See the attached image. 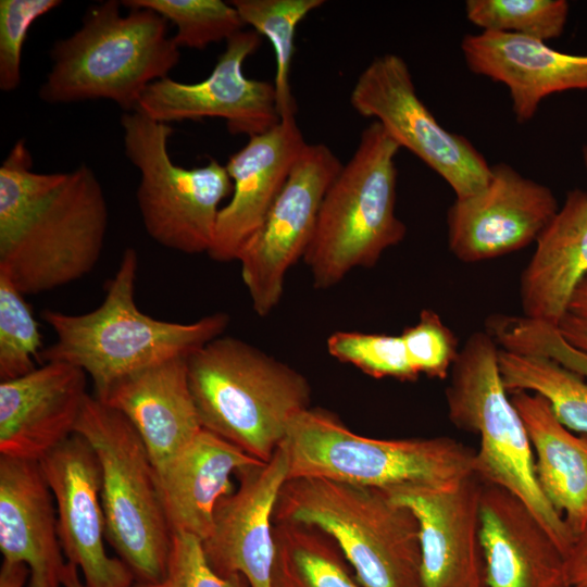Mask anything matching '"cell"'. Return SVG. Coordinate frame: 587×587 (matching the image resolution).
<instances>
[{"label": "cell", "mask_w": 587, "mask_h": 587, "mask_svg": "<svg viewBox=\"0 0 587 587\" xmlns=\"http://www.w3.org/2000/svg\"><path fill=\"white\" fill-rule=\"evenodd\" d=\"M261 45L254 30H240L226 41L210 75L198 83H180L171 77L153 82L145 90L137 112L170 124L223 118L232 135L262 134L280 121L273 83L243 74L245 60Z\"/></svg>", "instance_id": "cell-13"}, {"label": "cell", "mask_w": 587, "mask_h": 587, "mask_svg": "<svg viewBox=\"0 0 587 587\" xmlns=\"http://www.w3.org/2000/svg\"><path fill=\"white\" fill-rule=\"evenodd\" d=\"M39 463L57 503L62 550L83 572L85 587H132V571L104 548L101 469L90 444L74 433Z\"/></svg>", "instance_id": "cell-15"}, {"label": "cell", "mask_w": 587, "mask_h": 587, "mask_svg": "<svg viewBox=\"0 0 587 587\" xmlns=\"http://www.w3.org/2000/svg\"><path fill=\"white\" fill-rule=\"evenodd\" d=\"M565 0H467L466 18L482 32L520 35L547 42L565 28Z\"/></svg>", "instance_id": "cell-31"}, {"label": "cell", "mask_w": 587, "mask_h": 587, "mask_svg": "<svg viewBox=\"0 0 587 587\" xmlns=\"http://www.w3.org/2000/svg\"><path fill=\"white\" fill-rule=\"evenodd\" d=\"M499 350L488 332L466 339L450 372L448 416L457 427L479 437L473 474L520 498L565 557L574 536L538 484L526 426L502 382Z\"/></svg>", "instance_id": "cell-6"}, {"label": "cell", "mask_w": 587, "mask_h": 587, "mask_svg": "<svg viewBox=\"0 0 587 587\" xmlns=\"http://www.w3.org/2000/svg\"><path fill=\"white\" fill-rule=\"evenodd\" d=\"M53 501L39 462L0 455V550L28 567V587H63Z\"/></svg>", "instance_id": "cell-22"}, {"label": "cell", "mask_w": 587, "mask_h": 587, "mask_svg": "<svg viewBox=\"0 0 587 587\" xmlns=\"http://www.w3.org/2000/svg\"><path fill=\"white\" fill-rule=\"evenodd\" d=\"M186 366L202 427L262 462L310 408L311 387L300 372L238 338L209 341Z\"/></svg>", "instance_id": "cell-4"}, {"label": "cell", "mask_w": 587, "mask_h": 587, "mask_svg": "<svg viewBox=\"0 0 587 587\" xmlns=\"http://www.w3.org/2000/svg\"><path fill=\"white\" fill-rule=\"evenodd\" d=\"M520 278L523 316L559 327L587 277V192H567Z\"/></svg>", "instance_id": "cell-25"}, {"label": "cell", "mask_w": 587, "mask_h": 587, "mask_svg": "<svg viewBox=\"0 0 587 587\" xmlns=\"http://www.w3.org/2000/svg\"><path fill=\"white\" fill-rule=\"evenodd\" d=\"M274 522L302 523L325 533L362 587H423L417 521L382 489L324 478L288 479Z\"/></svg>", "instance_id": "cell-5"}, {"label": "cell", "mask_w": 587, "mask_h": 587, "mask_svg": "<svg viewBox=\"0 0 587 587\" xmlns=\"http://www.w3.org/2000/svg\"><path fill=\"white\" fill-rule=\"evenodd\" d=\"M305 145L295 116H287L268 130L249 137L228 158L225 166L233 180V192L218 213L208 252L211 259L237 260L242 246L261 227Z\"/></svg>", "instance_id": "cell-19"}, {"label": "cell", "mask_w": 587, "mask_h": 587, "mask_svg": "<svg viewBox=\"0 0 587 587\" xmlns=\"http://www.w3.org/2000/svg\"><path fill=\"white\" fill-rule=\"evenodd\" d=\"M109 210L95 172L37 173L25 139L0 166V273L25 295L71 284L100 260Z\"/></svg>", "instance_id": "cell-1"}, {"label": "cell", "mask_w": 587, "mask_h": 587, "mask_svg": "<svg viewBox=\"0 0 587 587\" xmlns=\"http://www.w3.org/2000/svg\"><path fill=\"white\" fill-rule=\"evenodd\" d=\"M353 110L378 122L399 145L447 182L455 198L479 191L491 166L463 135L447 130L419 98L405 61L397 54L375 57L350 93Z\"/></svg>", "instance_id": "cell-11"}, {"label": "cell", "mask_w": 587, "mask_h": 587, "mask_svg": "<svg viewBox=\"0 0 587 587\" xmlns=\"http://www.w3.org/2000/svg\"><path fill=\"white\" fill-rule=\"evenodd\" d=\"M409 362L419 374L445 379L459 354L452 330L433 310L424 309L419 321L400 334Z\"/></svg>", "instance_id": "cell-35"}, {"label": "cell", "mask_w": 587, "mask_h": 587, "mask_svg": "<svg viewBox=\"0 0 587 587\" xmlns=\"http://www.w3.org/2000/svg\"><path fill=\"white\" fill-rule=\"evenodd\" d=\"M480 545L485 587H570L564 554L529 508L483 483Z\"/></svg>", "instance_id": "cell-21"}, {"label": "cell", "mask_w": 587, "mask_h": 587, "mask_svg": "<svg viewBox=\"0 0 587 587\" xmlns=\"http://www.w3.org/2000/svg\"><path fill=\"white\" fill-rule=\"evenodd\" d=\"M569 315L587 324V277L582 282L573 296Z\"/></svg>", "instance_id": "cell-41"}, {"label": "cell", "mask_w": 587, "mask_h": 587, "mask_svg": "<svg viewBox=\"0 0 587 587\" xmlns=\"http://www.w3.org/2000/svg\"><path fill=\"white\" fill-rule=\"evenodd\" d=\"M583 158H584V163L587 171V145H585L583 148Z\"/></svg>", "instance_id": "cell-43"}, {"label": "cell", "mask_w": 587, "mask_h": 587, "mask_svg": "<svg viewBox=\"0 0 587 587\" xmlns=\"http://www.w3.org/2000/svg\"><path fill=\"white\" fill-rule=\"evenodd\" d=\"M134 587H249L241 575L223 576L210 565L202 540L187 533H172L164 577L154 584Z\"/></svg>", "instance_id": "cell-37"}, {"label": "cell", "mask_w": 587, "mask_h": 587, "mask_svg": "<svg viewBox=\"0 0 587 587\" xmlns=\"http://www.w3.org/2000/svg\"><path fill=\"white\" fill-rule=\"evenodd\" d=\"M328 353L375 378L413 382L419 374L411 366L400 335L338 330L326 342Z\"/></svg>", "instance_id": "cell-33"}, {"label": "cell", "mask_w": 587, "mask_h": 587, "mask_svg": "<svg viewBox=\"0 0 587 587\" xmlns=\"http://www.w3.org/2000/svg\"><path fill=\"white\" fill-rule=\"evenodd\" d=\"M28 576L29 571L25 564L3 561L0 569V587H23Z\"/></svg>", "instance_id": "cell-40"}, {"label": "cell", "mask_w": 587, "mask_h": 587, "mask_svg": "<svg viewBox=\"0 0 587 587\" xmlns=\"http://www.w3.org/2000/svg\"><path fill=\"white\" fill-rule=\"evenodd\" d=\"M75 433L92 447L101 469L105 538L136 584H154L166 572L172 542L155 471L129 421L87 396Z\"/></svg>", "instance_id": "cell-9"}, {"label": "cell", "mask_w": 587, "mask_h": 587, "mask_svg": "<svg viewBox=\"0 0 587 587\" xmlns=\"http://www.w3.org/2000/svg\"><path fill=\"white\" fill-rule=\"evenodd\" d=\"M125 155L140 173L136 199L148 235L159 245L188 254L209 252L221 202L233 192L226 166L176 165L168 152L170 124L134 111L121 116Z\"/></svg>", "instance_id": "cell-10"}, {"label": "cell", "mask_w": 587, "mask_h": 587, "mask_svg": "<svg viewBox=\"0 0 587 587\" xmlns=\"http://www.w3.org/2000/svg\"><path fill=\"white\" fill-rule=\"evenodd\" d=\"M272 587H362L335 541L319 528L274 522Z\"/></svg>", "instance_id": "cell-27"}, {"label": "cell", "mask_w": 587, "mask_h": 587, "mask_svg": "<svg viewBox=\"0 0 587 587\" xmlns=\"http://www.w3.org/2000/svg\"><path fill=\"white\" fill-rule=\"evenodd\" d=\"M495 337L504 350L551 358L587 378V353L570 345L558 327L524 316H503Z\"/></svg>", "instance_id": "cell-34"}, {"label": "cell", "mask_w": 587, "mask_h": 587, "mask_svg": "<svg viewBox=\"0 0 587 587\" xmlns=\"http://www.w3.org/2000/svg\"><path fill=\"white\" fill-rule=\"evenodd\" d=\"M245 25L272 43L276 73L274 87L282 117L295 116L296 103L291 93L289 74L295 52V35L299 23L323 0H232L229 1Z\"/></svg>", "instance_id": "cell-29"}, {"label": "cell", "mask_w": 587, "mask_h": 587, "mask_svg": "<svg viewBox=\"0 0 587 587\" xmlns=\"http://www.w3.org/2000/svg\"><path fill=\"white\" fill-rule=\"evenodd\" d=\"M564 569L570 587L587 586V526L574 538L564 557Z\"/></svg>", "instance_id": "cell-38"}, {"label": "cell", "mask_w": 587, "mask_h": 587, "mask_svg": "<svg viewBox=\"0 0 587 587\" xmlns=\"http://www.w3.org/2000/svg\"><path fill=\"white\" fill-rule=\"evenodd\" d=\"M482 487L483 482L471 474L448 485L384 490L417 521L423 587H485Z\"/></svg>", "instance_id": "cell-16"}, {"label": "cell", "mask_w": 587, "mask_h": 587, "mask_svg": "<svg viewBox=\"0 0 587 587\" xmlns=\"http://www.w3.org/2000/svg\"><path fill=\"white\" fill-rule=\"evenodd\" d=\"M62 4L60 0L0 1V89L14 91L21 84L23 46L30 26Z\"/></svg>", "instance_id": "cell-36"}, {"label": "cell", "mask_w": 587, "mask_h": 587, "mask_svg": "<svg viewBox=\"0 0 587 587\" xmlns=\"http://www.w3.org/2000/svg\"><path fill=\"white\" fill-rule=\"evenodd\" d=\"M559 208L549 187L498 163L479 191L455 198L450 205L449 249L465 263L522 250L536 241Z\"/></svg>", "instance_id": "cell-14"}, {"label": "cell", "mask_w": 587, "mask_h": 587, "mask_svg": "<svg viewBox=\"0 0 587 587\" xmlns=\"http://www.w3.org/2000/svg\"><path fill=\"white\" fill-rule=\"evenodd\" d=\"M510 397L533 446L538 484L575 538L587 526V435L565 427L536 394Z\"/></svg>", "instance_id": "cell-26"}, {"label": "cell", "mask_w": 587, "mask_h": 587, "mask_svg": "<svg viewBox=\"0 0 587 587\" xmlns=\"http://www.w3.org/2000/svg\"><path fill=\"white\" fill-rule=\"evenodd\" d=\"M87 374L68 363L46 362L0 383V455L39 462L75 433Z\"/></svg>", "instance_id": "cell-18"}, {"label": "cell", "mask_w": 587, "mask_h": 587, "mask_svg": "<svg viewBox=\"0 0 587 587\" xmlns=\"http://www.w3.org/2000/svg\"><path fill=\"white\" fill-rule=\"evenodd\" d=\"M499 366L509 394L542 397L565 427L587 435V378L551 358L504 349L499 350Z\"/></svg>", "instance_id": "cell-28"}, {"label": "cell", "mask_w": 587, "mask_h": 587, "mask_svg": "<svg viewBox=\"0 0 587 587\" xmlns=\"http://www.w3.org/2000/svg\"><path fill=\"white\" fill-rule=\"evenodd\" d=\"M137 270V252L126 248L98 308L84 314L43 310L41 317L53 330L55 341L41 350V364L64 362L83 370L91 377L98 397L130 374L187 359L223 335L229 323L223 312L190 323L142 313L135 301Z\"/></svg>", "instance_id": "cell-2"}, {"label": "cell", "mask_w": 587, "mask_h": 587, "mask_svg": "<svg viewBox=\"0 0 587 587\" xmlns=\"http://www.w3.org/2000/svg\"><path fill=\"white\" fill-rule=\"evenodd\" d=\"M107 0L88 9L82 26L54 42L51 68L38 90L51 104L105 99L125 112L137 110L149 85L178 64L179 48L167 21L149 9Z\"/></svg>", "instance_id": "cell-3"}, {"label": "cell", "mask_w": 587, "mask_h": 587, "mask_svg": "<svg viewBox=\"0 0 587 587\" xmlns=\"http://www.w3.org/2000/svg\"><path fill=\"white\" fill-rule=\"evenodd\" d=\"M558 329L570 345L587 353V324L567 314Z\"/></svg>", "instance_id": "cell-39"}, {"label": "cell", "mask_w": 587, "mask_h": 587, "mask_svg": "<svg viewBox=\"0 0 587 587\" xmlns=\"http://www.w3.org/2000/svg\"><path fill=\"white\" fill-rule=\"evenodd\" d=\"M400 149L384 127L372 121L326 190L303 257L317 289L337 285L355 267L374 266L387 249L405 237L407 226L395 210V159Z\"/></svg>", "instance_id": "cell-7"}, {"label": "cell", "mask_w": 587, "mask_h": 587, "mask_svg": "<svg viewBox=\"0 0 587 587\" xmlns=\"http://www.w3.org/2000/svg\"><path fill=\"white\" fill-rule=\"evenodd\" d=\"M282 444L288 455V479L324 478L389 490L448 485L473 474L474 451L453 438H370L322 409L297 414Z\"/></svg>", "instance_id": "cell-8"}, {"label": "cell", "mask_w": 587, "mask_h": 587, "mask_svg": "<svg viewBox=\"0 0 587 587\" xmlns=\"http://www.w3.org/2000/svg\"><path fill=\"white\" fill-rule=\"evenodd\" d=\"M461 51L472 73L508 88L520 124L535 116L546 97L587 90V54L565 53L537 39L496 32L465 35Z\"/></svg>", "instance_id": "cell-20"}, {"label": "cell", "mask_w": 587, "mask_h": 587, "mask_svg": "<svg viewBox=\"0 0 587 587\" xmlns=\"http://www.w3.org/2000/svg\"><path fill=\"white\" fill-rule=\"evenodd\" d=\"M41 334L24 295L0 273V379L24 376L36 369Z\"/></svg>", "instance_id": "cell-32"}, {"label": "cell", "mask_w": 587, "mask_h": 587, "mask_svg": "<svg viewBox=\"0 0 587 587\" xmlns=\"http://www.w3.org/2000/svg\"><path fill=\"white\" fill-rule=\"evenodd\" d=\"M63 587H85L84 582H82L78 575V569L72 563H66L63 579Z\"/></svg>", "instance_id": "cell-42"}, {"label": "cell", "mask_w": 587, "mask_h": 587, "mask_svg": "<svg viewBox=\"0 0 587 587\" xmlns=\"http://www.w3.org/2000/svg\"><path fill=\"white\" fill-rule=\"evenodd\" d=\"M95 397L129 421L154 471L178 454L203 428L189 387L186 359L130 374Z\"/></svg>", "instance_id": "cell-23"}, {"label": "cell", "mask_w": 587, "mask_h": 587, "mask_svg": "<svg viewBox=\"0 0 587 587\" xmlns=\"http://www.w3.org/2000/svg\"><path fill=\"white\" fill-rule=\"evenodd\" d=\"M288 470L282 444L268 461L237 473L239 487L218 501L212 530L202 541L215 572L241 575L249 587H272L274 513Z\"/></svg>", "instance_id": "cell-17"}, {"label": "cell", "mask_w": 587, "mask_h": 587, "mask_svg": "<svg viewBox=\"0 0 587 587\" xmlns=\"http://www.w3.org/2000/svg\"><path fill=\"white\" fill-rule=\"evenodd\" d=\"M261 463L202 428L178 454L155 471L172 533H187L205 540L218 501L234 491L233 474Z\"/></svg>", "instance_id": "cell-24"}, {"label": "cell", "mask_w": 587, "mask_h": 587, "mask_svg": "<svg viewBox=\"0 0 587 587\" xmlns=\"http://www.w3.org/2000/svg\"><path fill=\"white\" fill-rule=\"evenodd\" d=\"M132 587H134V585Z\"/></svg>", "instance_id": "cell-45"}, {"label": "cell", "mask_w": 587, "mask_h": 587, "mask_svg": "<svg viewBox=\"0 0 587 587\" xmlns=\"http://www.w3.org/2000/svg\"><path fill=\"white\" fill-rule=\"evenodd\" d=\"M573 587H587V586H573Z\"/></svg>", "instance_id": "cell-44"}, {"label": "cell", "mask_w": 587, "mask_h": 587, "mask_svg": "<svg viewBox=\"0 0 587 587\" xmlns=\"http://www.w3.org/2000/svg\"><path fill=\"white\" fill-rule=\"evenodd\" d=\"M341 166L326 145L307 142L261 227L240 249L236 261L260 316L279 303L286 274L303 259L325 192Z\"/></svg>", "instance_id": "cell-12"}, {"label": "cell", "mask_w": 587, "mask_h": 587, "mask_svg": "<svg viewBox=\"0 0 587 587\" xmlns=\"http://www.w3.org/2000/svg\"><path fill=\"white\" fill-rule=\"evenodd\" d=\"M128 9H149L176 27L178 48L204 49L228 40L246 26L230 2L221 0H124Z\"/></svg>", "instance_id": "cell-30"}]
</instances>
